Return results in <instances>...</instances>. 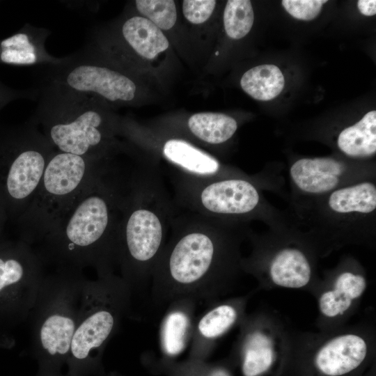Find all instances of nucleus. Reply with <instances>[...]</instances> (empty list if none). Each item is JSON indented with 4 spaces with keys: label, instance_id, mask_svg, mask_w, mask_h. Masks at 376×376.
<instances>
[{
    "label": "nucleus",
    "instance_id": "obj_4",
    "mask_svg": "<svg viewBox=\"0 0 376 376\" xmlns=\"http://www.w3.org/2000/svg\"><path fill=\"white\" fill-rule=\"evenodd\" d=\"M173 177L176 207L211 219L247 224L265 223L269 228L286 226L285 211L270 203L264 190L281 193L279 170L255 175L243 171L226 175L199 176L175 170Z\"/></svg>",
    "mask_w": 376,
    "mask_h": 376
},
{
    "label": "nucleus",
    "instance_id": "obj_19",
    "mask_svg": "<svg viewBox=\"0 0 376 376\" xmlns=\"http://www.w3.org/2000/svg\"><path fill=\"white\" fill-rule=\"evenodd\" d=\"M197 305L194 300L182 299L166 306L159 331L164 357L173 359L190 343Z\"/></svg>",
    "mask_w": 376,
    "mask_h": 376
},
{
    "label": "nucleus",
    "instance_id": "obj_14",
    "mask_svg": "<svg viewBox=\"0 0 376 376\" xmlns=\"http://www.w3.org/2000/svg\"><path fill=\"white\" fill-rule=\"evenodd\" d=\"M54 150L33 117L0 141V159L6 165V194L24 207V213L36 194Z\"/></svg>",
    "mask_w": 376,
    "mask_h": 376
},
{
    "label": "nucleus",
    "instance_id": "obj_9",
    "mask_svg": "<svg viewBox=\"0 0 376 376\" xmlns=\"http://www.w3.org/2000/svg\"><path fill=\"white\" fill-rule=\"evenodd\" d=\"M86 278L81 271L55 267L45 273L31 318L32 357L39 371H61L67 364Z\"/></svg>",
    "mask_w": 376,
    "mask_h": 376
},
{
    "label": "nucleus",
    "instance_id": "obj_15",
    "mask_svg": "<svg viewBox=\"0 0 376 376\" xmlns=\"http://www.w3.org/2000/svg\"><path fill=\"white\" fill-rule=\"evenodd\" d=\"M368 286L366 271L354 256L346 254L323 272L309 292L316 301L318 331L343 327L358 311Z\"/></svg>",
    "mask_w": 376,
    "mask_h": 376
},
{
    "label": "nucleus",
    "instance_id": "obj_10",
    "mask_svg": "<svg viewBox=\"0 0 376 376\" xmlns=\"http://www.w3.org/2000/svg\"><path fill=\"white\" fill-rule=\"evenodd\" d=\"M251 251L242 258L244 274L257 281L258 290L276 288L310 292L319 281L315 250L303 235L289 223L263 233L249 230Z\"/></svg>",
    "mask_w": 376,
    "mask_h": 376
},
{
    "label": "nucleus",
    "instance_id": "obj_5",
    "mask_svg": "<svg viewBox=\"0 0 376 376\" xmlns=\"http://www.w3.org/2000/svg\"><path fill=\"white\" fill-rule=\"evenodd\" d=\"M320 259L350 245H376V180L340 187L324 196L289 201L285 211Z\"/></svg>",
    "mask_w": 376,
    "mask_h": 376
},
{
    "label": "nucleus",
    "instance_id": "obj_21",
    "mask_svg": "<svg viewBox=\"0 0 376 376\" xmlns=\"http://www.w3.org/2000/svg\"><path fill=\"white\" fill-rule=\"evenodd\" d=\"M336 143L345 159L370 162L376 153L375 110L366 113L358 122L343 130Z\"/></svg>",
    "mask_w": 376,
    "mask_h": 376
},
{
    "label": "nucleus",
    "instance_id": "obj_20",
    "mask_svg": "<svg viewBox=\"0 0 376 376\" xmlns=\"http://www.w3.org/2000/svg\"><path fill=\"white\" fill-rule=\"evenodd\" d=\"M145 368L150 373L163 376H234L232 364L227 357L216 362L193 359L182 361L155 357L147 353L141 358Z\"/></svg>",
    "mask_w": 376,
    "mask_h": 376
},
{
    "label": "nucleus",
    "instance_id": "obj_26",
    "mask_svg": "<svg viewBox=\"0 0 376 376\" xmlns=\"http://www.w3.org/2000/svg\"><path fill=\"white\" fill-rule=\"evenodd\" d=\"M138 11L160 29L169 30L175 24L177 12L173 0H136Z\"/></svg>",
    "mask_w": 376,
    "mask_h": 376
},
{
    "label": "nucleus",
    "instance_id": "obj_32",
    "mask_svg": "<svg viewBox=\"0 0 376 376\" xmlns=\"http://www.w3.org/2000/svg\"><path fill=\"white\" fill-rule=\"evenodd\" d=\"M105 376H124V375L117 371H111L109 373H107Z\"/></svg>",
    "mask_w": 376,
    "mask_h": 376
},
{
    "label": "nucleus",
    "instance_id": "obj_13",
    "mask_svg": "<svg viewBox=\"0 0 376 376\" xmlns=\"http://www.w3.org/2000/svg\"><path fill=\"white\" fill-rule=\"evenodd\" d=\"M40 84L65 92L86 95L101 102H132L135 82L127 75L102 63L97 54L84 47L62 57L56 64L45 65Z\"/></svg>",
    "mask_w": 376,
    "mask_h": 376
},
{
    "label": "nucleus",
    "instance_id": "obj_31",
    "mask_svg": "<svg viewBox=\"0 0 376 376\" xmlns=\"http://www.w3.org/2000/svg\"><path fill=\"white\" fill-rule=\"evenodd\" d=\"M36 376H68L66 373L63 374L61 371H39Z\"/></svg>",
    "mask_w": 376,
    "mask_h": 376
},
{
    "label": "nucleus",
    "instance_id": "obj_22",
    "mask_svg": "<svg viewBox=\"0 0 376 376\" xmlns=\"http://www.w3.org/2000/svg\"><path fill=\"white\" fill-rule=\"evenodd\" d=\"M125 43L135 53L147 58H155L169 47V41L159 28L148 19L133 16L126 19L120 26Z\"/></svg>",
    "mask_w": 376,
    "mask_h": 376
},
{
    "label": "nucleus",
    "instance_id": "obj_8",
    "mask_svg": "<svg viewBox=\"0 0 376 376\" xmlns=\"http://www.w3.org/2000/svg\"><path fill=\"white\" fill-rule=\"evenodd\" d=\"M38 91L33 118L55 150L97 160L107 158L113 126L102 102L45 85Z\"/></svg>",
    "mask_w": 376,
    "mask_h": 376
},
{
    "label": "nucleus",
    "instance_id": "obj_1",
    "mask_svg": "<svg viewBox=\"0 0 376 376\" xmlns=\"http://www.w3.org/2000/svg\"><path fill=\"white\" fill-rule=\"evenodd\" d=\"M250 229L189 212L175 213L152 272V304L162 308L189 299L210 305L230 293L244 274L241 246Z\"/></svg>",
    "mask_w": 376,
    "mask_h": 376
},
{
    "label": "nucleus",
    "instance_id": "obj_12",
    "mask_svg": "<svg viewBox=\"0 0 376 376\" xmlns=\"http://www.w3.org/2000/svg\"><path fill=\"white\" fill-rule=\"evenodd\" d=\"M104 160L54 150L36 194L23 214L29 244L88 184Z\"/></svg>",
    "mask_w": 376,
    "mask_h": 376
},
{
    "label": "nucleus",
    "instance_id": "obj_24",
    "mask_svg": "<svg viewBox=\"0 0 376 376\" xmlns=\"http://www.w3.org/2000/svg\"><path fill=\"white\" fill-rule=\"evenodd\" d=\"M284 77L281 70L272 64L256 66L242 77V89L253 98L268 101L275 98L284 87Z\"/></svg>",
    "mask_w": 376,
    "mask_h": 376
},
{
    "label": "nucleus",
    "instance_id": "obj_11",
    "mask_svg": "<svg viewBox=\"0 0 376 376\" xmlns=\"http://www.w3.org/2000/svg\"><path fill=\"white\" fill-rule=\"evenodd\" d=\"M228 357L234 376H281L288 352L290 323L279 312L246 313Z\"/></svg>",
    "mask_w": 376,
    "mask_h": 376
},
{
    "label": "nucleus",
    "instance_id": "obj_17",
    "mask_svg": "<svg viewBox=\"0 0 376 376\" xmlns=\"http://www.w3.org/2000/svg\"><path fill=\"white\" fill-rule=\"evenodd\" d=\"M257 290L243 295L221 299L210 305L196 319L188 358L207 360L217 342L233 328L238 327L246 315L248 303Z\"/></svg>",
    "mask_w": 376,
    "mask_h": 376
},
{
    "label": "nucleus",
    "instance_id": "obj_28",
    "mask_svg": "<svg viewBox=\"0 0 376 376\" xmlns=\"http://www.w3.org/2000/svg\"><path fill=\"white\" fill-rule=\"evenodd\" d=\"M215 5L214 0H185L182 1V12L189 22L198 24L208 19Z\"/></svg>",
    "mask_w": 376,
    "mask_h": 376
},
{
    "label": "nucleus",
    "instance_id": "obj_7",
    "mask_svg": "<svg viewBox=\"0 0 376 376\" xmlns=\"http://www.w3.org/2000/svg\"><path fill=\"white\" fill-rule=\"evenodd\" d=\"M132 311L131 292L116 273L85 279L67 361L68 376H105L103 356L122 320Z\"/></svg>",
    "mask_w": 376,
    "mask_h": 376
},
{
    "label": "nucleus",
    "instance_id": "obj_18",
    "mask_svg": "<svg viewBox=\"0 0 376 376\" xmlns=\"http://www.w3.org/2000/svg\"><path fill=\"white\" fill-rule=\"evenodd\" d=\"M49 29L25 24L12 36L0 40V64L17 66L47 65L62 58L51 55L45 49Z\"/></svg>",
    "mask_w": 376,
    "mask_h": 376
},
{
    "label": "nucleus",
    "instance_id": "obj_27",
    "mask_svg": "<svg viewBox=\"0 0 376 376\" xmlns=\"http://www.w3.org/2000/svg\"><path fill=\"white\" fill-rule=\"evenodd\" d=\"M327 1L323 0H283L282 5L293 17L309 21L315 19Z\"/></svg>",
    "mask_w": 376,
    "mask_h": 376
},
{
    "label": "nucleus",
    "instance_id": "obj_3",
    "mask_svg": "<svg viewBox=\"0 0 376 376\" xmlns=\"http://www.w3.org/2000/svg\"><path fill=\"white\" fill-rule=\"evenodd\" d=\"M157 170H138L127 180L116 269L132 298L142 297L168 239L177 207Z\"/></svg>",
    "mask_w": 376,
    "mask_h": 376
},
{
    "label": "nucleus",
    "instance_id": "obj_6",
    "mask_svg": "<svg viewBox=\"0 0 376 376\" xmlns=\"http://www.w3.org/2000/svg\"><path fill=\"white\" fill-rule=\"evenodd\" d=\"M376 325L373 312L327 331L290 326L281 376H367L375 366Z\"/></svg>",
    "mask_w": 376,
    "mask_h": 376
},
{
    "label": "nucleus",
    "instance_id": "obj_25",
    "mask_svg": "<svg viewBox=\"0 0 376 376\" xmlns=\"http://www.w3.org/2000/svg\"><path fill=\"white\" fill-rule=\"evenodd\" d=\"M254 13L249 0H229L224 12V24L226 34L231 38L240 39L252 28Z\"/></svg>",
    "mask_w": 376,
    "mask_h": 376
},
{
    "label": "nucleus",
    "instance_id": "obj_23",
    "mask_svg": "<svg viewBox=\"0 0 376 376\" xmlns=\"http://www.w3.org/2000/svg\"><path fill=\"white\" fill-rule=\"evenodd\" d=\"M237 121L220 113H198L187 121L189 131L198 139L210 145H219L230 139L237 129Z\"/></svg>",
    "mask_w": 376,
    "mask_h": 376
},
{
    "label": "nucleus",
    "instance_id": "obj_16",
    "mask_svg": "<svg viewBox=\"0 0 376 376\" xmlns=\"http://www.w3.org/2000/svg\"><path fill=\"white\" fill-rule=\"evenodd\" d=\"M289 201L324 196L354 183L376 180L373 162H355L336 157H300L289 164Z\"/></svg>",
    "mask_w": 376,
    "mask_h": 376
},
{
    "label": "nucleus",
    "instance_id": "obj_30",
    "mask_svg": "<svg viewBox=\"0 0 376 376\" xmlns=\"http://www.w3.org/2000/svg\"><path fill=\"white\" fill-rule=\"evenodd\" d=\"M357 6L359 11L366 16H373L376 13L375 0H359Z\"/></svg>",
    "mask_w": 376,
    "mask_h": 376
},
{
    "label": "nucleus",
    "instance_id": "obj_2",
    "mask_svg": "<svg viewBox=\"0 0 376 376\" xmlns=\"http://www.w3.org/2000/svg\"><path fill=\"white\" fill-rule=\"evenodd\" d=\"M107 164L31 244L45 265L116 273L125 183Z\"/></svg>",
    "mask_w": 376,
    "mask_h": 376
},
{
    "label": "nucleus",
    "instance_id": "obj_29",
    "mask_svg": "<svg viewBox=\"0 0 376 376\" xmlns=\"http://www.w3.org/2000/svg\"><path fill=\"white\" fill-rule=\"evenodd\" d=\"M38 95V89H14L0 80V110L12 101L19 99L35 100Z\"/></svg>",
    "mask_w": 376,
    "mask_h": 376
}]
</instances>
